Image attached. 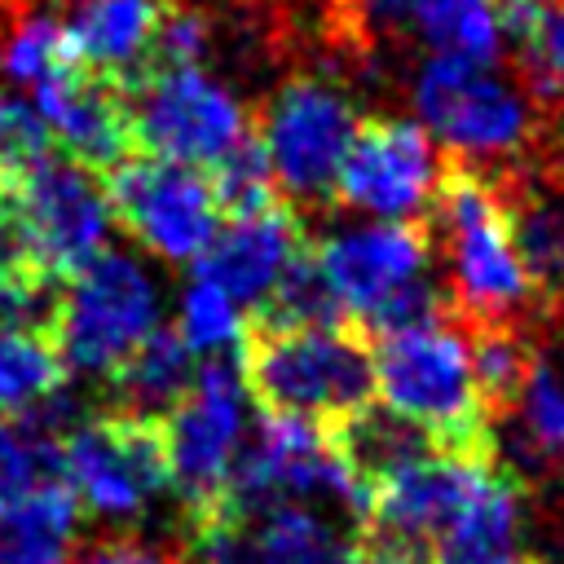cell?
Returning <instances> with one entry per match:
<instances>
[{"instance_id": "obj_8", "label": "cell", "mask_w": 564, "mask_h": 564, "mask_svg": "<svg viewBox=\"0 0 564 564\" xmlns=\"http://www.w3.org/2000/svg\"><path fill=\"white\" fill-rule=\"evenodd\" d=\"M0 198L22 229L31 260L53 282L70 278L75 269H84L93 256L106 251L115 212L93 167L44 150L40 159H31L26 167L0 181Z\"/></svg>"}, {"instance_id": "obj_4", "label": "cell", "mask_w": 564, "mask_h": 564, "mask_svg": "<svg viewBox=\"0 0 564 564\" xmlns=\"http://www.w3.org/2000/svg\"><path fill=\"white\" fill-rule=\"evenodd\" d=\"M410 97L427 137L467 167L498 163L494 172H524V163L551 141V115L524 84H507L489 66L463 57L432 53L414 70Z\"/></svg>"}, {"instance_id": "obj_28", "label": "cell", "mask_w": 564, "mask_h": 564, "mask_svg": "<svg viewBox=\"0 0 564 564\" xmlns=\"http://www.w3.org/2000/svg\"><path fill=\"white\" fill-rule=\"evenodd\" d=\"M242 304L234 295H225L216 282H207L203 273H194L185 282V295H181V339L194 348V352H207V357H225V348H234L242 339Z\"/></svg>"}, {"instance_id": "obj_31", "label": "cell", "mask_w": 564, "mask_h": 564, "mask_svg": "<svg viewBox=\"0 0 564 564\" xmlns=\"http://www.w3.org/2000/svg\"><path fill=\"white\" fill-rule=\"evenodd\" d=\"M216 44V26L212 13L198 4H181L167 0L159 31H154V48H150V66L145 70H167V66H198Z\"/></svg>"}, {"instance_id": "obj_19", "label": "cell", "mask_w": 564, "mask_h": 564, "mask_svg": "<svg viewBox=\"0 0 564 564\" xmlns=\"http://www.w3.org/2000/svg\"><path fill=\"white\" fill-rule=\"evenodd\" d=\"M163 9L167 0H70L62 26L70 40V53L88 70L110 75L128 88L150 66Z\"/></svg>"}, {"instance_id": "obj_27", "label": "cell", "mask_w": 564, "mask_h": 564, "mask_svg": "<svg viewBox=\"0 0 564 564\" xmlns=\"http://www.w3.org/2000/svg\"><path fill=\"white\" fill-rule=\"evenodd\" d=\"M256 317L278 322V326H344L348 322L339 300H335V291L326 286V278H322V269L313 260V247H304L286 264V273L278 278V286L269 291V300L260 304Z\"/></svg>"}, {"instance_id": "obj_23", "label": "cell", "mask_w": 564, "mask_h": 564, "mask_svg": "<svg viewBox=\"0 0 564 564\" xmlns=\"http://www.w3.org/2000/svg\"><path fill=\"white\" fill-rule=\"evenodd\" d=\"M410 26L441 57L494 66L502 53L498 0H410Z\"/></svg>"}, {"instance_id": "obj_2", "label": "cell", "mask_w": 564, "mask_h": 564, "mask_svg": "<svg viewBox=\"0 0 564 564\" xmlns=\"http://www.w3.org/2000/svg\"><path fill=\"white\" fill-rule=\"evenodd\" d=\"M238 375L264 414L322 427L375 405V348L357 326H278L251 317L238 339Z\"/></svg>"}, {"instance_id": "obj_7", "label": "cell", "mask_w": 564, "mask_h": 564, "mask_svg": "<svg viewBox=\"0 0 564 564\" xmlns=\"http://www.w3.org/2000/svg\"><path fill=\"white\" fill-rule=\"evenodd\" d=\"M132 150L185 167H216L256 137L247 106L203 66L145 70L128 84Z\"/></svg>"}, {"instance_id": "obj_36", "label": "cell", "mask_w": 564, "mask_h": 564, "mask_svg": "<svg viewBox=\"0 0 564 564\" xmlns=\"http://www.w3.org/2000/svg\"><path fill=\"white\" fill-rule=\"evenodd\" d=\"M317 564H366V555L352 551V546H335V551H326Z\"/></svg>"}, {"instance_id": "obj_25", "label": "cell", "mask_w": 564, "mask_h": 564, "mask_svg": "<svg viewBox=\"0 0 564 564\" xmlns=\"http://www.w3.org/2000/svg\"><path fill=\"white\" fill-rule=\"evenodd\" d=\"M467 348H471V370H476L485 410L494 419L516 410L533 352H538L524 326H467Z\"/></svg>"}, {"instance_id": "obj_14", "label": "cell", "mask_w": 564, "mask_h": 564, "mask_svg": "<svg viewBox=\"0 0 564 564\" xmlns=\"http://www.w3.org/2000/svg\"><path fill=\"white\" fill-rule=\"evenodd\" d=\"M313 260L335 291L344 317L366 330V322L397 300L405 286L432 278V238L423 220H357L344 229H330Z\"/></svg>"}, {"instance_id": "obj_33", "label": "cell", "mask_w": 564, "mask_h": 564, "mask_svg": "<svg viewBox=\"0 0 564 564\" xmlns=\"http://www.w3.org/2000/svg\"><path fill=\"white\" fill-rule=\"evenodd\" d=\"M70 564H189L185 542H163L145 533H101L70 555Z\"/></svg>"}, {"instance_id": "obj_13", "label": "cell", "mask_w": 564, "mask_h": 564, "mask_svg": "<svg viewBox=\"0 0 564 564\" xmlns=\"http://www.w3.org/2000/svg\"><path fill=\"white\" fill-rule=\"evenodd\" d=\"M445 176V159L414 119H361L352 150L339 167L335 198L379 220H423Z\"/></svg>"}, {"instance_id": "obj_1", "label": "cell", "mask_w": 564, "mask_h": 564, "mask_svg": "<svg viewBox=\"0 0 564 564\" xmlns=\"http://www.w3.org/2000/svg\"><path fill=\"white\" fill-rule=\"evenodd\" d=\"M423 225L432 256L445 260V286L467 326H529L551 313V300L520 260L498 172L445 163Z\"/></svg>"}, {"instance_id": "obj_12", "label": "cell", "mask_w": 564, "mask_h": 564, "mask_svg": "<svg viewBox=\"0 0 564 564\" xmlns=\"http://www.w3.org/2000/svg\"><path fill=\"white\" fill-rule=\"evenodd\" d=\"M115 220L159 260L185 264L198 260L216 229H220V203L212 189V176L185 163H167L154 154H128L110 167L106 181Z\"/></svg>"}, {"instance_id": "obj_35", "label": "cell", "mask_w": 564, "mask_h": 564, "mask_svg": "<svg viewBox=\"0 0 564 564\" xmlns=\"http://www.w3.org/2000/svg\"><path fill=\"white\" fill-rule=\"evenodd\" d=\"M361 555H366V564H427V555L405 551V546H383V542H366Z\"/></svg>"}, {"instance_id": "obj_32", "label": "cell", "mask_w": 564, "mask_h": 564, "mask_svg": "<svg viewBox=\"0 0 564 564\" xmlns=\"http://www.w3.org/2000/svg\"><path fill=\"white\" fill-rule=\"evenodd\" d=\"M524 48V88L551 110L564 97V9H542Z\"/></svg>"}, {"instance_id": "obj_20", "label": "cell", "mask_w": 564, "mask_h": 564, "mask_svg": "<svg viewBox=\"0 0 564 564\" xmlns=\"http://www.w3.org/2000/svg\"><path fill=\"white\" fill-rule=\"evenodd\" d=\"M198 361L194 348L181 339L176 326H159L110 379V397H115V414H132V419H163L189 388H194Z\"/></svg>"}, {"instance_id": "obj_10", "label": "cell", "mask_w": 564, "mask_h": 564, "mask_svg": "<svg viewBox=\"0 0 564 564\" xmlns=\"http://www.w3.org/2000/svg\"><path fill=\"white\" fill-rule=\"evenodd\" d=\"M62 485L75 494L79 511L97 520H141L150 502L167 489V454L159 419L101 414L88 423H70L57 441Z\"/></svg>"}, {"instance_id": "obj_21", "label": "cell", "mask_w": 564, "mask_h": 564, "mask_svg": "<svg viewBox=\"0 0 564 564\" xmlns=\"http://www.w3.org/2000/svg\"><path fill=\"white\" fill-rule=\"evenodd\" d=\"M330 441H335L344 467L352 471V480L366 489V502H370V489L383 485L392 471L410 467L423 454H436V445L427 441V432H419L414 423L397 419L383 405H366L361 414L344 419L339 427H330Z\"/></svg>"}, {"instance_id": "obj_37", "label": "cell", "mask_w": 564, "mask_h": 564, "mask_svg": "<svg viewBox=\"0 0 564 564\" xmlns=\"http://www.w3.org/2000/svg\"><path fill=\"white\" fill-rule=\"evenodd\" d=\"M529 4H546V0H529Z\"/></svg>"}, {"instance_id": "obj_15", "label": "cell", "mask_w": 564, "mask_h": 564, "mask_svg": "<svg viewBox=\"0 0 564 564\" xmlns=\"http://www.w3.org/2000/svg\"><path fill=\"white\" fill-rule=\"evenodd\" d=\"M494 458H458V454H423L410 467L392 471L383 485L370 489L366 502V533L383 546H405L427 555L432 538L458 516L471 489L485 480Z\"/></svg>"}, {"instance_id": "obj_6", "label": "cell", "mask_w": 564, "mask_h": 564, "mask_svg": "<svg viewBox=\"0 0 564 564\" xmlns=\"http://www.w3.org/2000/svg\"><path fill=\"white\" fill-rule=\"evenodd\" d=\"M167 485L181 498L185 529L220 511L229 498L234 463L247 441V383L238 361L207 357L194 375V388L159 419Z\"/></svg>"}, {"instance_id": "obj_3", "label": "cell", "mask_w": 564, "mask_h": 564, "mask_svg": "<svg viewBox=\"0 0 564 564\" xmlns=\"http://www.w3.org/2000/svg\"><path fill=\"white\" fill-rule=\"evenodd\" d=\"M375 397L383 410L427 432L436 454L494 458V414L471 370L467 330L449 317L379 339Z\"/></svg>"}, {"instance_id": "obj_24", "label": "cell", "mask_w": 564, "mask_h": 564, "mask_svg": "<svg viewBox=\"0 0 564 564\" xmlns=\"http://www.w3.org/2000/svg\"><path fill=\"white\" fill-rule=\"evenodd\" d=\"M66 383V366L48 335L40 330H0V410L31 414L48 405Z\"/></svg>"}, {"instance_id": "obj_22", "label": "cell", "mask_w": 564, "mask_h": 564, "mask_svg": "<svg viewBox=\"0 0 564 564\" xmlns=\"http://www.w3.org/2000/svg\"><path fill=\"white\" fill-rule=\"evenodd\" d=\"M79 502L53 480L0 511V564H70Z\"/></svg>"}, {"instance_id": "obj_16", "label": "cell", "mask_w": 564, "mask_h": 564, "mask_svg": "<svg viewBox=\"0 0 564 564\" xmlns=\"http://www.w3.org/2000/svg\"><path fill=\"white\" fill-rule=\"evenodd\" d=\"M31 93L48 141H57V154L84 167H115L132 154L128 88L119 79L97 75L84 62H66Z\"/></svg>"}, {"instance_id": "obj_29", "label": "cell", "mask_w": 564, "mask_h": 564, "mask_svg": "<svg viewBox=\"0 0 564 564\" xmlns=\"http://www.w3.org/2000/svg\"><path fill=\"white\" fill-rule=\"evenodd\" d=\"M516 410H520V441L533 454H564V366L533 352Z\"/></svg>"}, {"instance_id": "obj_17", "label": "cell", "mask_w": 564, "mask_h": 564, "mask_svg": "<svg viewBox=\"0 0 564 564\" xmlns=\"http://www.w3.org/2000/svg\"><path fill=\"white\" fill-rule=\"evenodd\" d=\"M300 251H304V229H300L295 212L282 198H273V203H264L256 212L229 216L216 229L212 247L194 260L198 264L194 273H203L207 282H216L242 308L247 304L260 308L269 300V291L278 286V278L286 273V264Z\"/></svg>"}, {"instance_id": "obj_9", "label": "cell", "mask_w": 564, "mask_h": 564, "mask_svg": "<svg viewBox=\"0 0 564 564\" xmlns=\"http://www.w3.org/2000/svg\"><path fill=\"white\" fill-rule=\"evenodd\" d=\"M357 128V106L339 84L317 75H291L269 93L256 141L269 159L273 185L286 198L326 203L335 198V181Z\"/></svg>"}, {"instance_id": "obj_34", "label": "cell", "mask_w": 564, "mask_h": 564, "mask_svg": "<svg viewBox=\"0 0 564 564\" xmlns=\"http://www.w3.org/2000/svg\"><path fill=\"white\" fill-rule=\"evenodd\" d=\"M48 150V132L35 115V106H22L18 97H9L0 88V181L13 176L18 167H26L31 159H40Z\"/></svg>"}, {"instance_id": "obj_5", "label": "cell", "mask_w": 564, "mask_h": 564, "mask_svg": "<svg viewBox=\"0 0 564 564\" xmlns=\"http://www.w3.org/2000/svg\"><path fill=\"white\" fill-rule=\"evenodd\" d=\"M159 330V282L128 251H101L57 282L48 339L66 375L110 379Z\"/></svg>"}, {"instance_id": "obj_30", "label": "cell", "mask_w": 564, "mask_h": 564, "mask_svg": "<svg viewBox=\"0 0 564 564\" xmlns=\"http://www.w3.org/2000/svg\"><path fill=\"white\" fill-rule=\"evenodd\" d=\"M212 189H216V203L220 212L238 216V212H256L264 203L278 198V185H273V172H269V159L260 150V141H242L234 154H225L216 167H212Z\"/></svg>"}, {"instance_id": "obj_26", "label": "cell", "mask_w": 564, "mask_h": 564, "mask_svg": "<svg viewBox=\"0 0 564 564\" xmlns=\"http://www.w3.org/2000/svg\"><path fill=\"white\" fill-rule=\"evenodd\" d=\"M62 476L57 436L26 414H0V511Z\"/></svg>"}, {"instance_id": "obj_11", "label": "cell", "mask_w": 564, "mask_h": 564, "mask_svg": "<svg viewBox=\"0 0 564 564\" xmlns=\"http://www.w3.org/2000/svg\"><path fill=\"white\" fill-rule=\"evenodd\" d=\"M308 498H330L348 507L357 520L366 516V489L344 467L330 427L295 414H260L256 432L238 449L225 502L264 507V502H308Z\"/></svg>"}, {"instance_id": "obj_18", "label": "cell", "mask_w": 564, "mask_h": 564, "mask_svg": "<svg viewBox=\"0 0 564 564\" xmlns=\"http://www.w3.org/2000/svg\"><path fill=\"white\" fill-rule=\"evenodd\" d=\"M427 564H533L524 555L520 485L494 463L458 516L432 538Z\"/></svg>"}]
</instances>
